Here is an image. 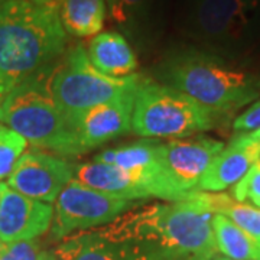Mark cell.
I'll list each match as a JSON object with an SVG mask.
<instances>
[{"label": "cell", "instance_id": "6", "mask_svg": "<svg viewBox=\"0 0 260 260\" xmlns=\"http://www.w3.org/2000/svg\"><path fill=\"white\" fill-rule=\"evenodd\" d=\"M143 77H109L95 70L83 47L71 48L56 61L51 75V91L74 129L75 120L85 110L103 103L133 93L143 83Z\"/></svg>", "mask_w": 260, "mask_h": 260}, {"label": "cell", "instance_id": "5", "mask_svg": "<svg viewBox=\"0 0 260 260\" xmlns=\"http://www.w3.org/2000/svg\"><path fill=\"white\" fill-rule=\"evenodd\" d=\"M218 114L174 87L145 78L135 95L132 132L149 139H182L214 129Z\"/></svg>", "mask_w": 260, "mask_h": 260}, {"label": "cell", "instance_id": "22", "mask_svg": "<svg viewBox=\"0 0 260 260\" xmlns=\"http://www.w3.org/2000/svg\"><path fill=\"white\" fill-rule=\"evenodd\" d=\"M47 253L37 240L3 243L0 260H44Z\"/></svg>", "mask_w": 260, "mask_h": 260}, {"label": "cell", "instance_id": "1", "mask_svg": "<svg viewBox=\"0 0 260 260\" xmlns=\"http://www.w3.org/2000/svg\"><path fill=\"white\" fill-rule=\"evenodd\" d=\"M208 192L167 204L135 205L54 251L62 260H211L217 253Z\"/></svg>", "mask_w": 260, "mask_h": 260}, {"label": "cell", "instance_id": "16", "mask_svg": "<svg viewBox=\"0 0 260 260\" xmlns=\"http://www.w3.org/2000/svg\"><path fill=\"white\" fill-rule=\"evenodd\" d=\"M59 18L67 34L88 38L100 34L106 20V0H61Z\"/></svg>", "mask_w": 260, "mask_h": 260}, {"label": "cell", "instance_id": "20", "mask_svg": "<svg viewBox=\"0 0 260 260\" xmlns=\"http://www.w3.org/2000/svg\"><path fill=\"white\" fill-rule=\"evenodd\" d=\"M153 0H106L109 16L120 26H132L150 9Z\"/></svg>", "mask_w": 260, "mask_h": 260}, {"label": "cell", "instance_id": "8", "mask_svg": "<svg viewBox=\"0 0 260 260\" xmlns=\"http://www.w3.org/2000/svg\"><path fill=\"white\" fill-rule=\"evenodd\" d=\"M223 142L211 138H182L162 143V167L168 185L178 201L185 200L204 175L207 168L224 149Z\"/></svg>", "mask_w": 260, "mask_h": 260}, {"label": "cell", "instance_id": "7", "mask_svg": "<svg viewBox=\"0 0 260 260\" xmlns=\"http://www.w3.org/2000/svg\"><path fill=\"white\" fill-rule=\"evenodd\" d=\"M135 205V201L94 191L73 178L55 200L52 237L64 239L74 232L102 227Z\"/></svg>", "mask_w": 260, "mask_h": 260}, {"label": "cell", "instance_id": "17", "mask_svg": "<svg viewBox=\"0 0 260 260\" xmlns=\"http://www.w3.org/2000/svg\"><path fill=\"white\" fill-rule=\"evenodd\" d=\"M213 233L217 251L233 260H260V244L223 214H214Z\"/></svg>", "mask_w": 260, "mask_h": 260}, {"label": "cell", "instance_id": "29", "mask_svg": "<svg viewBox=\"0 0 260 260\" xmlns=\"http://www.w3.org/2000/svg\"><path fill=\"white\" fill-rule=\"evenodd\" d=\"M2 247H3V243H2V240H0V250H2Z\"/></svg>", "mask_w": 260, "mask_h": 260}, {"label": "cell", "instance_id": "12", "mask_svg": "<svg viewBox=\"0 0 260 260\" xmlns=\"http://www.w3.org/2000/svg\"><path fill=\"white\" fill-rule=\"evenodd\" d=\"M54 207L5 186L0 198V240L13 243L35 240L49 230Z\"/></svg>", "mask_w": 260, "mask_h": 260}, {"label": "cell", "instance_id": "23", "mask_svg": "<svg viewBox=\"0 0 260 260\" xmlns=\"http://www.w3.org/2000/svg\"><path fill=\"white\" fill-rule=\"evenodd\" d=\"M233 129L237 133L243 132H253V130L260 129V100L250 106L234 120Z\"/></svg>", "mask_w": 260, "mask_h": 260}, {"label": "cell", "instance_id": "9", "mask_svg": "<svg viewBox=\"0 0 260 260\" xmlns=\"http://www.w3.org/2000/svg\"><path fill=\"white\" fill-rule=\"evenodd\" d=\"M75 165L62 156L42 150L23 153L8 178V186L42 203H55L74 178Z\"/></svg>", "mask_w": 260, "mask_h": 260}, {"label": "cell", "instance_id": "26", "mask_svg": "<svg viewBox=\"0 0 260 260\" xmlns=\"http://www.w3.org/2000/svg\"><path fill=\"white\" fill-rule=\"evenodd\" d=\"M44 260H62L61 257H58L55 253H47V256H45V259Z\"/></svg>", "mask_w": 260, "mask_h": 260}, {"label": "cell", "instance_id": "27", "mask_svg": "<svg viewBox=\"0 0 260 260\" xmlns=\"http://www.w3.org/2000/svg\"><path fill=\"white\" fill-rule=\"evenodd\" d=\"M211 260H233V259H229V257H225V256H214Z\"/></svg>", "mask_w": 260, "mask_h": 260}, {"label": "cell", "instance_id": "3", "mask_svg": "<svg viewBox=\"0 0 260 260\" xmlns=\"http://www.w3.org/2000/svg\"><path fill=\"white\" fill-rule=\"evenodd\" d=\"M55 62L22 81L0 102V121L34 148L78 155L74 129L51 91Z\"/></svg>", "mask_w": 260, "mask_h": 260}, {"label": "cell", "instance_id": "28", "mask_svg": "<svg viewBox=\"0 0 260 260\" xmlns=\"http://www.w3.org/2000/svg\"><path fill=\"white\" fill-rule=\"evenodd\" d=\"M8 185V184H5V182H0V198H2V192H3V189H5V186Z\"/></svg>", "mask_w": 260, "mask_h": 260}, {"label": "cell", "instance_id": "21", "mask_svg": "<svg viewBox=\"0 0 260 260\" xmlns=\"http://www.w3.org/2000/svg\"><path fill=\"white\" fill-rule=\"evenodd\" d=\"M233 198L239 203L250 201L254 207L260 208V160L234 185Z\"/></svg>", "mask_w": 260, "mask_h": 260}, {"label": "cell", "instance_id": "2", "mask_svg": "<svg viewBox=\"0 0 260 260\" xmlns=\"http://www.w3.org/2000/svg\"><path fill=\"white\" fill-rule=\"evenodd\" d=\"M68 34L55 6L0 0V102L64 54Z\"/></svg>", "mask_w": 260, "mask_h": 260}, {"label": "cell", "instance_id": "24", "mask_svg": "<svg viewBox=\"0 0 260 260\" xmlns=\"http://www.w3.org/2000/svg\"><path fill=\"white\" fill-rule=\"evenodd\" d=\"M239 135H240L242 139H244L246 142L260 145V129L253 130V132H243V133H239Z\"/></svg>", "mask_w": 260, "mask_h": 260}, {"label": "cell", "instance_id": "19", "mask_svg": "<svg viewBox=\"0 0 260 260\" xmlns=\"http://www.w3.org/2000/svg\"><path fill=\"white\" fill-rule=\"evenodd\" d=\"M28 142L9 127H0V181L9 178Z\"/></svg>", "mask_w": 260, "mask_h": 260}, {"label": "cell", "instance_id": "30", "mask_svg": "<svg viewBox=\"0 0 260 260\" xmlns=\"http://www.w3.org/2000/svg\"><path fill=\"white\" fill-rule=\"evenodd\" d=\"M0 127H2V124H0Z\"/></svg>", "mask_w": 260, "mask_h": 260}, {"label": "cell", "instance_id": "15", "mask_svg": "<svg viewBox=\"0 0 260 260\" xmlns=\"http://www.w3.org/2000/svg\"><path fill=\"white\" fill-rule=\"evenodd\" d=\"M87 55L95 70L109 77H127L138 70V59L129 42L117 32H102L90 41Z\"/></svg>", "mask_w": 260, "mask_h": 260}, {"label": "cell", "instance_id": "13", "mask_svg": "<svg viewBox=\"0 0 260 260\" xmlns=\"http://www.w3.org/2000/svg\"><path fill=\"white\" fill-rule=\"evenodd\" d=\"M260 160V145L250 143L234 135L224 149L211 160L201 177L197 191L220 192L236 185L256 162Z\"/></svg>", "mask_w": 260, "mask_h": 260}, {"label": "cell", "instance_id": "11", "mask_svg": "<svg viewBox=\"0 0 260 260\" xmlns=\"http://www.w3.org/2000/svg\"><path fill=\"white\" fill-rule=\"evenodd\" d=\"M251 0H191L188 19L200 37L210 41H236L250 20Z\"/></svg>", "mask_w": 260, "mask_h": 260}, {"label": "cell", "instance_id": "4", "mask_svg": "<svg viewBox=\"0 0 260 260\" xmlns=\"http://www.w3.org/2000/svg\"><path fill=\"white\" fill-rule=\"evenodd\" d=\"M167 81L169 87L220 113L234 112L260 95L257 77L198 52L175 56L168 64Z\"/></svg>", "mask_w": 260, "mask_h": 260}, {"label": "cell", "instance_id": "25", "mask_svg": "<svg viewBox=\"0 0 260 260\" xmlns=\"http://www.w3.org/2000/svg\"><path fill=\"white\" fill-rule=\"evenodd\" d=\"M32 2H37V3H42V5H49V6H55V8H58V5H59L61 0H32Z\"/></svg>", "mask_w": 260, "mask_h": 260}, {"label": "cell", "instance_id": "10", "mask_svg": "<svg viewBox=\"0 0 260 260\" xmlns=\"http://www.w3.org/2000/svg\"><path fill=\"white\" fill-rule=\"evenodd\" d=\"M136 91L94 106L78 116L74 123V132L80 153L99 148L109 140L132 132Z\"/></svg>", "mask_w": 260, "mask_h": 260}, {"label": "cell", "instance_id": "18", "mask_svg": "<svg viewBox=\"0 0 260 260\" xmlns=\"http://www.w3.org/2000/svg\"><path fill=\"white\" fill-rule=\"evenodd\" d=\"M208 197L214 213L229 217L237 227H240L260 244V208L246 203H239L227 194L208 192Z\"/></svg>", "mask_w": 260, "mask_h": 260}, {"label": "cell", "instance_id": "14", "mask_svg": "<svg viewBox=\"0 0 260 260\" xmlns=\"http://www.w3.org/2000/svg\"><path fill=\"white\" fill-rule=\"evenodd\" d=\"M74 179L87 188L121 200L136 201L149 198L146 191L136 182L135 178L112 164L94 160L78 165L75 167Z\"/></svg>", "mask_w": 260, "mask_h": 260}]
</instances>
